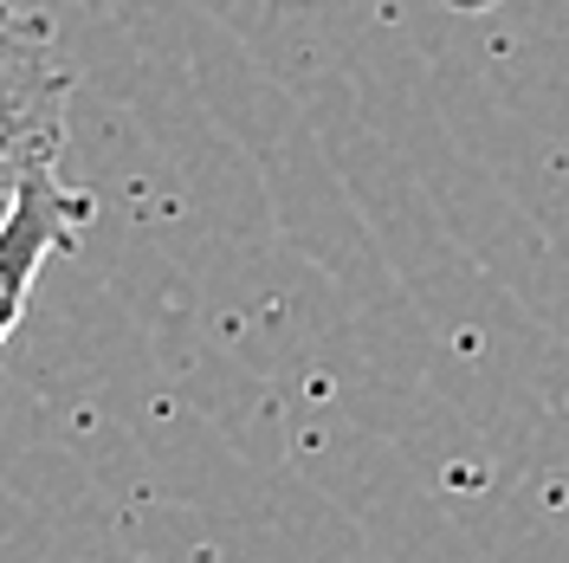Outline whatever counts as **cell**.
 Returning a JSON list of instances; mask_svg holds the SVG:
<instances>
[{"label": "cell", "mask_w": 569, "mask_h": 563, "mask_svg": "<svg viewBox=\"0 0 569 563\" xmlns=\"http://www.w3.org/2000/svg\"><path fill=\"white\" fill-rule=\"evenodd\" d=\"M7 208H0V330L13 337L27 298H33L39 273L78 247V234L91 227L98 201L84 188L59 176V162H33V169H7Z\"/></svg>", "instance_id": "1"}, {"label": "cell", "mask_w": 569, "mask_h": 563, "mask_svg": "<svg viewBox=\"0 0 569 563\" xmlns=\"http://www.w3.org/2000/svg\"><path fill=\"white\" fill-rule=\"evenodd\" d=\"M66 91L59 39L33 13H7L0 27V176L66 156Z\"/></svg>", "instance_id": "2"}, {"label": "cell", "mask_w": 569, "mask_h": 563, "mask_svg": "<svg viewBox=\"0 0 569 563\" xmlns=\"http://www.w3.org/2000/svg\"><path fill=\"white\" fill-rule=\"evenodd\" d=\"M447 7H460V13H486V7H498V0H447Z\"/></svg>", "instance_id": "3"}]
</instances>
